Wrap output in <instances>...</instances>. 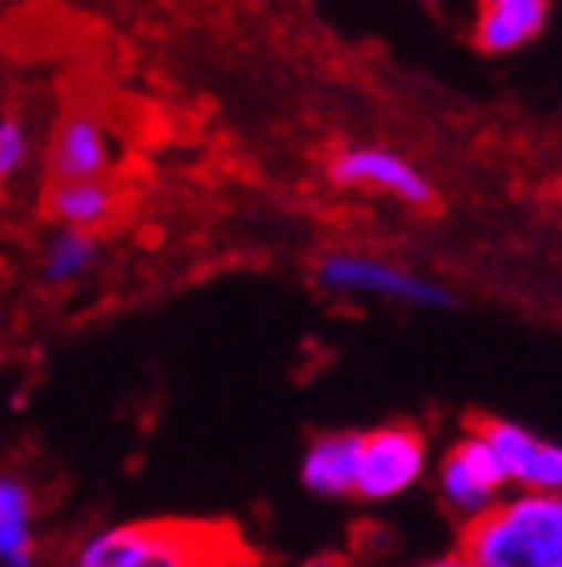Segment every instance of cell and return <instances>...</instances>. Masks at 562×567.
I'll return each mask as SVG.
<instances>
[{
  "instance_id": "3",
  "label": "cell",
  "mask_w": 562,
  "mask_h": 567,
  "mask_svg": "<svg viewBox=\"0 0 562 567\" xmlns=\"http://www.w3.org/2000/svg\"><path fill=\"white\" fill-rule=\"evenodd\" d=\"M315 284L326 292L374 296V300L417 303V308H448L452 303L445 284L429 280L422 272H409L394 260L362 257V252H326L315 265Z\"/></svg>"
},
{
  "instance_id": "2",
  "label": "cell",
  "mask_w": 562,
  "mask_h": 567,
  "mask_svg": "<svg viewBox=\"0 0 562 567\" xmlns=\"http://www.w3.org/2000/svg\"><path fill=\"white\" fill-rule=\"evenodd\" d=\"M465 567H562V496L523 493L468 520Z\"/></svg>"
},
{
  "instance_id": "11",
  "label": "cell",
  "mask_w": 562,
  "mask_h": 567,
  "mask_svg": "<svg viewBox=\"0 0 562 567\" xmlns=\"http://www.w3.org/2000/svg\"><path fill=\"white\" fill-rule=\"evenodd\" d=\"M32 493L20 481L0 477V559L9 567H32Z\"/></svg>"
},
{
  "instance_id": "5",
  "label": "cell",
  "mask_w": 562,
  "mask_h": 567,
  "mask_svg": "<svg viewBox=\"0 0 562 567\" xmlns=\"http://www.w3.org/2000/svg\"><path fill=\"white\" fill-rule=\"evenodd\" d=\"M326 174H331L334 186L382 189V194L414 205V209L437 205V186L429 182V174L417 162L389 151V146H346L331 158Z\"/></svg>"
},
{
  "instance_id": "15",
  "label": "cell",
  "mask_w": 562,
  "mask_h": 567,
  "mask_svg": "<svg viewBox=\"0 0 562 567\" xmlns=\"http://www.w3.org/2000/svg\"><path fill=\"white\" fill-rule=\"evenodd\" d=\"M303 567H346V564L339 556H315V559H308Z\"/></svg>"
},
{
  "instance_id": "16",
  "label": "cell",
  "mask_w": 562,
  "mask_h": 567,
  "mask_svg": "<svg viewBox=\"0 0 562 567\" xmlns=\"http://www.w3.org/2000/svg\"><path fill=\"white\" fill-rule=\"evenodd\" d=\"M422 567H465V559H460V556H440V559H429V564H422Z\"/></svg>"
},
{
  "instance_id": "17",
  "label": "cell",
  "mask_w": 562,
  "mask_h": 567,
  "mask_svg": "<svg viewBox=\"0 0 562 567\" xmlns=\"http://www.w3.org/2000/svg\"><path fill=\"white\" fill-rule=\"evenodd\" d=\"M422 4H437V0H422Z\"/></svg>"
},
{
  "instance_id": "1",
  "label": "cell",
  "mask_w": 562,
  "mask_h": 567,
  "mask_svg": "<svg viewBox=\"0 0 562 567\" xmlns=\"http://www.w3.org/2000/svg\"><path fill=\"white\" fill-rule=\"evenodd\" d=\"M75 567H252V548L220 520H142L87 540Z\"/></svg>"
},
{
  "instance_id": "6",
  "label": "cell",
  "mask_w": 562,
  "mask_h": 567,
  "mask_svg": "<svg viewBox=\"0 0 562 567\" xmlns=\"http://www.w3.org/2000/svg\"><path fill=\"white\" fill-rule=\"evenodd\" d=\"M503 485H508V477H503L500 461L472 430L440 457V496L465 520H476V516L488 513L500 501Z\"/></svg>"
},
{
  "instance_id": "12",
  "label": "cell",
  "mask_w": 562,
  "mask_h": 567,
  "mask_svg": "<svg viewBox=\"0 0 562 567\" xmlns=\"http://www.w3.org/2000/svg\"><path fill=\"white\" fill-rule=\"evenodd\" d=\"M98 260V237L80 229H60L44 248V280L48 284H71L80 280L91 265Z\"/></svg>"
},
{
  "instance_id": "9",
  "label": "cell",
  "mask_w": 562,
  "mask_h": 567,
  "mask_svg": "<svg viewBox=\"0 0 562 567\" xmlns=\"http://www.w3.org/2000/svg\"><path fill=\"white\" fill-rule=\"evenodd\" d=\"M551 17V0H483L476 17V48L508 55L528 48Z\"/></svg>"
},
{
  "instance_id": "13",
  "label": "cell",
  "mask_w": 562,
  "mask_h": 567,
  "mask_svg": "<svg viewBox=\"0 0 562 567\" xmlns=\"http://www.w3.org/2000/svg\"><path fill=\"white\" fill-rule=\"evenodd\" d=\"M32 158V134L20 115H0V182L17 177Z\"/></svg>"
},
{
  "instance_id": "7",
  "label": "cell",
  "mask_w": 562,
  "mask_h": 567,
  "mask_svg": "<svg viewBox=\"0 0 562 567\" xmlns=\"http://www.w3.org/2000/svg\"><path fill=\"white\" fill-rule=\"evenodd\" d=\"M44 162H48L52 186H60V182L106 177V169L115 162V142H111V131H106L95 111H67V115L55 123Z\"/></svg>"
},
{
  "instance_id": "14",
  "label": "cell",
  "mask_w": 562,
  "mask_h": 567,
  "mask_svg": "<svg viewBox=\"0 0 562 567\" xmlns=\"http://www.w3.org/2000/svg\"><path fill=\"white\" fill-rule=\"evenodd\" d=\"M523 493H554L562 496V445L539 442L528 473H523Z\"/></svg>"
},
{
  "instance_id": "8",
  "label": "cell",
  "mask_w": 562,
  "mask_h": 567,
  "mask_svg": "<svg viewBox=\"0 0 562 567\" xmlns=\"http://www.w3.org/2000/svg\"><path fill=\"white\" fill-rule=\"evenodd\" d=\"M44 209L60 229L98 233L115 221L123 209V194L111 177H87V182H60L48 186Z\"/></svg>"
},
{
  "instance_id": "10",
  "label": "cell",
  "mask_w": 562,
  "mask_h": 567,
  "mask_svg": "<svg viewBox=\"0 0 562 567\" xmlns=\"http://www.w3.org/2000/svg\"><path fill=\"white\" fill-rule=\"evenodd\" d=\"M362 434H326L315 437L303 453V485L315 496H346L358 488Z\"/></svg>"
},
{
  "instance_id": "4",
  "label": "cell",
  "mask_w": 562,
  "mask_h": 567,
  "mask_svg": "<svg viewBox=\"0 0 562 567\" xmlns=\"http://www.w3.org/2000/svg\"><path fill=\"white\" fill-rule=\"evenodd\" d=\"M429 465V445L417 425H382L362 434L358 457V488L366 501H394L422 481Z\"/></svg>"
}]
</instances>
